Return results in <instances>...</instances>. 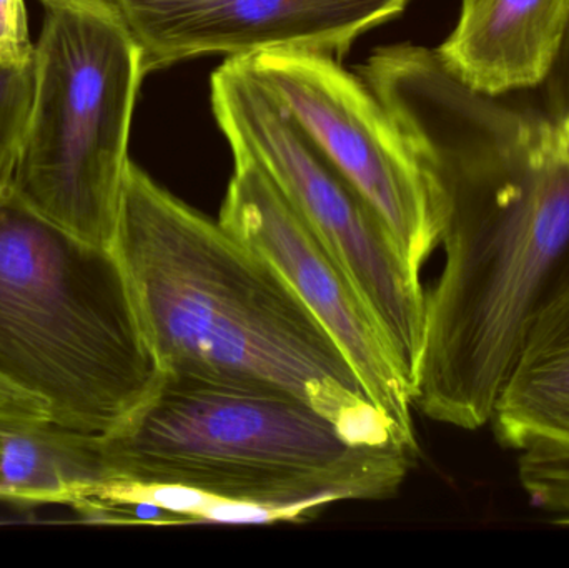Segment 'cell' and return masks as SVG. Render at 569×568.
I'll list each match as a JSON object with an SVG mask.
<instances>
[{
    "label": "cell",
    "mask_w": 569,
    "mask_h": 568,
    "mask_svg": "<svg viewBox=\"0 0 569 568\" xmlns=\"http://www.w3.org/2000/svg\"><path fill=\"white\" fill-rule=\"evenodd\" d=\"M36 90L12 192L70 236L112 250L142 57L113 0H40Z\"/></svg>",
    "instance_id": "5"
},
{
    "label": "cell",
    "mask_w": 569,
    "mask_h": 568,
    "mask_svg": "<svg viewBox=\"0 0 569 568\" xmlns=\"http://www.w3.org/2000/svg\"><path fill=\"white\" fill-rule=\"evenodd\" d=\"M518 479L531 506L569 527V450L533 447L520 452Z\"/></svg>",
    "instance_id": "14"
},
{
    "label": "cell",
    "mask_w": 569,
    "mask_h": 568,
    "mask_svg": "<svg viewBox=\"0 0 569 568\" xmlns=\"http://www.w3.org/2000/svg\"><path fill=\"white\" fill-rule=\"evenodd\" d=\"M112 252L159 372L295 397L355 442L407 449L282 273L132 160Z\"/></svg>",
    "instance_id": "2"
},
{
    "label": "cell",
    "mask_w": 569,
    "mask_h": 568,
    "mask_svg": "<svg viewBox=\"0 0 569 568\" xmlns=\"http://www.w3.org/2000/svg\"><path fill=\"white\" fill-rule=\"evenodd\" d=\"M410 0H113L142 57L143 76L207 53L307 50L343 57L361 33Z\"/></svg>",
    "instance_id": "9"
},
{
    "label": "cell",
    "mask_w": 569,
    "mask_h": 568,
    "mask_svg": "<svg viewBox=\"0 0 569 568\" xmlns=\"http://www.w3.org/2000/svg\"><path fill=\"white\" fill-rule=\"evenodd\" d=\"M36 90V59L27 66H0V193L12 190Z\"/></svg>",
    "instance_id": "13"
},
{
    "label": "cell",
    "mask_w": 569,
    "mask_h": 568,
    "mask_svg": "<svg viewBox=\"0 0 569 568\" xmlns=\"http://www.w3.org/2000/svg\"><path fill=\"white\" fill-rule=\"evenodd\" d=\"M569 36V0H461L460 19L437 49L475 92L498 97L541 86Z\"/></svg>",
    "instance_id": "10"
},
{
    "label": "cell",
    "mask_w": 569,
    "mask_h": 568,
    "mask_svg": "<svg viewBox=\"0 0 569 568\" xmlns=\"http://www.w3.org/2000/svg\"><path fill=\"white\" fill-rule=\"evenodd\" d=\"M212 109L233 156L249 157L270 177L343 267L417 400L427 293L380 217L315 149L242 57H229L213 72Z\"/></svg>",
    "instance_id": "6"
},
{
    "label": "cell",
    "mask_w": 569,
    "mask_h": 568,
    "mask_svg": "<svg viewBox=\"0 0 569 568\" xmlns=\"http://www.w3.org/2000/svg\"><path fill=\"white\" fill-rule=\"evenodd\" d=\"M107 479L99 436L52 420L0 419V502L70 506L83 487Z\"/></svg>",
    "instance_id": "12"
},
{
    "label": "cell",
    "mask_w": 569,
    "mask_h": 568,
    "mask_svg": "<svg viewBox=\"0 0 569 568\" xmlns=\"http://www.w3.org/2000/svg\"><path fill=\"white\" fill-rule=\"evenodd\" d=\"M99 446L109 479L193 490L284 522L390 499L418 459L393 444L355 442L295 397L163 372Z\"/></svg>",
    "instance_id": "3"
},
{
    "label": "cell",
    "mask_w": 569,
    "mask_h": 568,
    "mask_svg": "<svg viewBox=\"0 0 569 568\" xmlns=\"http://www.w3.org/2000/svg\"><path fill=\"white\" fill-rule=\"evenodd\" d=\"M0 419L52 420L46 400L27 392L0 373Z\"/></svg>",
    "instance_id": "16"
},
{
    "label": "cell",
    "mask_w": 569,
    "mask_h": 568,
    "mask_svg": "<svg viewBox=\"0 0 569 568\" xmlns=\"http://www.w3.org/2000/svg\"><path fill=\"white\" fill-rule=\"evenodd\" d=\"M371 87L430 170L445 250L415 406L435 422L483 429L569 259V109L503 106L425 47L391 57Z\"/></svg>",
    "instance_id": "1"
},
{
    "label": "cell",
    "mask_w": 569,
    "mask_h": 568,
    "mask_svg": "<svg viewBox=\"0 0 569 568\" xmlns=\"http://www.w3.org/2000/svg\"><path fill=\"white\" fill-rule=\"evenodd\" d=\"M490 423L507 449L569 450V259L535 312Z\"/></svg>",
    "instance_id": "11"
},
{
    "label": "cell",
    "mask_w": 569,
    "mask_h": 568,
    "mask_svg": "<svg viewBox=\"0 0 569 568\" xmlns=\"http://www.w3.org/2000/svg\"><path fill=\"white\" fill-rule=\"evenodd\" d=\"M315 149L380 217L415 273L440 246L433 180L373 90L327 53L242 57Z\"/></svg>",
    "instance_id": "7"
},
{
    "label": "cell",
    "mask_w": 569,
    "mask_h": 568,
    "mask_svg": "<svg viewBox=\"0 0 569 568\" xmlns=\"http://www.w3.org/2000/svg\"><path fill=\"white\" fill-rule=\"evenodd\" d=\"M0 373L52 422L102 436L159 377L116 253L0 193Z\"/></svg>",
    "instance_id": "4"
},
{
    "label": "cell",
    "mask_w": 569,
    "mask_h": 568,
    "mask_svg": "<svg viewBox=\"0 0 569 568\" xmlns=\"http://www.w3.org/2000/svg\"><path fill=\"white\" fill-rule=\"evenodd\" d=\"M36 59L23 0H0V66H27Z\"/></svg>",
    "instance_id": "15"
},
{
    "label": "cell",
    "mask_w": 569,
    "mask_h": 568,
    "mask_svg": "<svg viewBox=\"0 0 569 568\" xmlns=\"http://www.w3.org/2000/svg\"><path fill=\"white\" fill-rule=\"evenodd\" d=\"M233 157L219 222L282 273L343 350L397 439L420 454L413 392L357 287L270 177L249 157Z\"/></svg>",
    "instance_id": "8"
}]
</instances>
